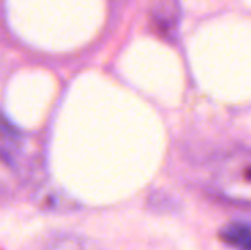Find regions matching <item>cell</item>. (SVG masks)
I'll list each match as a JSON object with an SVG mask.
<instances>
[{"label":"cell","instance_id":"obj_1","mask_svg":"<svg viewBox=\"0 0 251 250\" xmlns=\"http://www.w3.org/2000/svg\"><path fill=\"white\" fill-rule=\"evenodd\" d=\"M219 189L221 192L231 199L244 202L249 205L243 194L249 199V189H250V159L249 155H240L228 161L226 165H224L219 177H218Z\"/></svg>","mask_w":251,"mask_h":250},{"label":"cell","instance_id":"obj_2","mask_svg":"<svg viewBox=\"0 0 251 250\" xmlns=\"http://www.w3.org/2000/svg\"><path fill=\"white\" fill-rule=\"evenodd\" d=\"M219 239L235 250H251V228L247 221H234L219 231Z\"/></svg>","mask_w":251,"mask_h":250},{"label":"cell","instance_id":"obj_3","mask_svg":"<svg viewBox=\"0 0 251 250\" xmlns=\"http://www.w3.org/2000/svg\"><path fill=\"white\" fill-rule=\"evenodd\" d=\"M44 250H87L85 246L78 242L75 237H62L59 240L51 242Z\"/></svg>","mask_w":251,"mask_h":250}]
</instances>
